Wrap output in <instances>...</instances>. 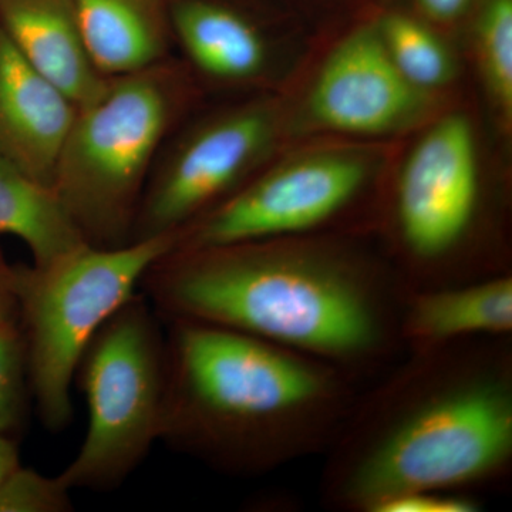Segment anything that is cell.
<instances>
[{"instance_id":"cell-1","label":"cell","mask_w":512,"mask_h":512,"mask_svg":"<svg viewBox=\"0 0 512 512\" xmlns=\"http://www.w3.org/2000/svg\"><path fill=\"white\" fill-rule=\"evenodd\" d=\"M373 380L326 450V508L376 512L416 491L510 483L512 336L407 350Z\"/></svg>"},{"instance_id":"cell-2","label":"cell","mask_w":512,"mask_h":512,"mask_svg":"<svg viewBox=\"0 0 512 512\" xmlns=\"http://www.w3.org/2000/svg\"><path fill=\"white\" fill-rule=\"evenodd\" d=\"M140 289L163 320L237 330L363 384L404 353L393 269L315 237L173 248Z\"/></svg>"},{"instance_id":"cell-3","label":"cell","mask_w":512,"mask_h":512,"mask_svg":"<svg viewBox=\"0 0 512 512\" xmlns=\"http://www.w3.org/2000/svg\"><path fill=\"white\" fill-rule=\"evenodd\" d=\"M161 441L229 476L269 474L325 454L365 384L237 330L163 320Z\"/></svg>"},{"instance_id":"cell-4","label":"cell","mask_w":512,"mask_h":512,"mask_svg":"<svg viewBox=\"0 0 512 512\" xmlns=\"http://www.w3.org/2000/svg\"><path fill=\"white\" fill-rule=\"evenodd\" d=\"M177 238L158 235L111 248L84 244L46 265L16 266L30 394L47 430L72 423V383L84 349L140 291L148 268Z\"/></svg>"},{"instance_id":"cell-5","label":"cell","mask_w":512,"mask_h":512,"mask_svg":"<svg viewBox=\"0 0 512 512\" xmlns=\"http://www.w3.org/2000/svg\"><path fill=\"white\" fill-rule=\"evenodd\" d=\"M174 107V84L161 64L111 77L99 97L79 107L52 190L87 244L131 241Z\"/></svg>"},{"instance_id":"cell-6","label":"cell","mask_w":512,"mask_h":512,"mask_svg":"<svg viewBox=\"0 0 512 512\" xmlns=\"http://www.w3.org/2000/svg\"><path fill=\"white\" fill-rule=\"evenodd\" d=\"M74 380L89 426L60 480L69 490H116L140 467L163 429L167 342L163 319L136 293L90 340Z\"/></svg>"},{"instance_id":"cell-7","label":"cell","mask_w":512,"mask_h":512,"mask_svg":"<svg viewBox=\"0 0 512 512\" xmlns=\"http://www.w3.org/2000/svg\"><path fill=\"white\" fill-rule=\"evenodd\" d=\"M483 211L473 128L463 116L436 124L410 154L392 201L404 291L474 281L464 255Z\"/></svg>"},{"instance_id":"cell-8","label":"cell","mask_w":512,"mask_h":512,"mask_svg":"<svg viewBox=\"0 0 512 512\" xmlns=\"http://www.w3.org/2000/svg\"><path fill=\"white\" fill-rule=\"evenodd\" d=\"M367 167L357 158H306L269 171L177 232L175 249L315 237L359 200Z\"/></svg>"},{"instance_id":"cell-9","label":"cell","mask_w":512,"mask_h":512,"mask_svg":"<svg viewBox=\"0 0 512 512\" xmlns=\"http://www.w3.org/2000/svg\"><path fill=\"white\" fill-rule=\"evenodd\" d=\"M269 136L266 114L242 110L188 137L148 178L131 241L177 234L221 204L264 150Z\"/></svg>"},{"instance_id":"cell-10","label":"cell","mask_w":512,"mask_h":512,"mask_svg":"<svg viewBox=\"0 0 512 512\" xmlns=\"http://www.w3.org/2000/svg\"><path fill=\"white\" fill-rule=\"evenodd\" d=\"M420 92L394 66L380 32L357 30L323 66L309 107L323 126L345 133H383L420 106Z\"/></svg>"},{"instance_id":"cell-11","label":"cell","mask_w":512,"mask_h":512,"mask_svg":"<svg viewBox=\"0 0 512 512\" xmlns=\"http://www.w3.org/2000/svg\"><path fill=\"white\" fill-rule=\"evenodd\" d=\"M79 106L0 30V154L52 190Z\"/></svg>"},{"instance_id":"cell-12","label":"cell","mask_w":512,"mask_h":512,"mask_svg":"<svg viewBox=\"0 0 512 512\" xmlns=\"http://www.w3.org/2000/svg\"><path fill=\"white\" fill-rule=\"evenodd\" d=\"M404 352L512 336V275L404 291L399 323Z\"/></svg>"},{"instance_id":"cell-13","label":"cell","mask_w":512,"mask_h":512,"mask_svg":"<svg viewBox=\"0 0 512 512\" xmlns=\"http://www.w3.org/2000/svg\"><path fill=\"white\" fill-rule=\"evenodd\" d=\"M0 30L79 107L99 97L109 82L84 45L74 0H0Z\"/></svg>"},{"instance_id":"cell-14","label":"cell","mask_w":512,"mask_h":512,"mask_svg":"<svg viewBox=\"0 0 512 512\" xmlns=\"http://www.w3.org/2000/svg\"><path fill=\"white\" fill-rule=\"evenodd\" d=\"M94 66L107 79L157 66L167 32L157 0H74Z\"/></svg>"},{"instance_id":"cell-15","label":"cell","mask_w":512,"mask_h":512,"mask_svg":"<svg viewBox=\"0 0 512 512\" xmlns=\"http://www.w3.org/2000/svg\"><path fill=\"white\" fill-rule=\"evenodd\" d=\"M170 19L185 52L202 72L217 79L245 80L264 67L261 36L234 10L208 0H177Z\"/></svg>"},{"instance_id":"cell-16","label":"cell","mask_w":512,"mask_h":512,"mask_svg":"<svg viewBox=\"0 0 512 512\" xmlns=\"http://www.w3.org/2000/svg\"><path fill=\"white\" fill-rule=\"evenodd\" d=\"M0 234L19 238L33 265H46L87 244L55 192L0 154Z\"/></svg>"},{"instance_id":"cell-17","label":"cell","mask_w":512,"mask_h":512,"mask_svg":"<svg viewBox=\"0 0 512 512\" xmlns=\"http://www.w3.org/2000/svg\"><path fill=\"white\" fill-rule=\"evenodd\" d=\"M390 59L416 89L441 86L450 79L451 63L439 39L416 20L389 16L380 29Z\"/></svg>"},{"instance_id":"cell-18","label":"cell","mask_w":512,"mask_h":512,"mask_svg":"<svg viewBox=\"0 0 512 512\" xmlns=\"http://www.w3.org/2000/svg\"><path fill=\"white\" fill-rule=\"evenodd\" d=\"M30 394L19 325L0 326V433L16 437L25 427Z\"/></svg>"},{"instance_id":"cell-19","label":"cell","mask_w":512,"mask_h":512,"mask_svg":"<svg viewBox=\"0 0 512 512\" xmlns=\"http://www.w3.org/2000/svg\"><path fill=\"white\" fill-rule=\"evenodd\" d=\"M480 45L491 89L512 109V0H490L480 19Z\"/></svg>"},{"instance_id":"cell-20","label":"cell","mask_w":512,"mask_h":512,"mask_svg":"<svg viewBox=\"0 0 512 512\" xmlns=\"http://www.w3.org/2000/svg\"><path fill=\"white\" fill-rule=\"evenodd\" d=\"M70 493L59 476H43L20 464L0 485V512H69Z\"/></svg>"},{"instance_id":"cell-21","label":"cell","mask_w":512,"mask_h":512,"mask_svg":"<svg viewBox=\"0 0 512 512\" xmlns=\"http://www.w3.org/2000/svg\"><path fill=\"white\" fill-rule=\"evenodd\" d=\"M478 495L450 491H416L380 505L376 512H480Z\"/></svg>"},{"instance_id":"cell-22","label":"cell","mask_w":512,"mask_h":512,"mask_svg":"<svg viewBox=\"0 0 512 512\" xmlns=\"http://www.w3.org/2000/svg\"><path fill=\"white\" fill-rule=\"evenodd\" d=\"M19 325L16 266L8 264L0 251V326Z\"/></svg>"},{"instance_id":"cell-23","label":"cell","mask_w":512,"mask_h":512,"mask_svg":"<svg viewBox=\"0 0 512 512\" xmlns=\"http://www.w3.org/2000/svg\"><path fill=\"white\" fill-rule=\"evenodd\" d=\"M16 437L0 433V485L20 466Z\"/></svg>"},{"instance_id":"cell-24","label":"cell","mask_w":512,"mask_h":512,"mask_svg":"<svg viewBox=\"0 0 512 512\" xmlns=\"http://www.w3.org/2000/svg\"><path fill=\"white\" fill-rule=\"evenodd\" d=\"M421 9L437 20H450L457 18L464 8H466L468 0H419Z\"/></svg>"}]
</instances>
